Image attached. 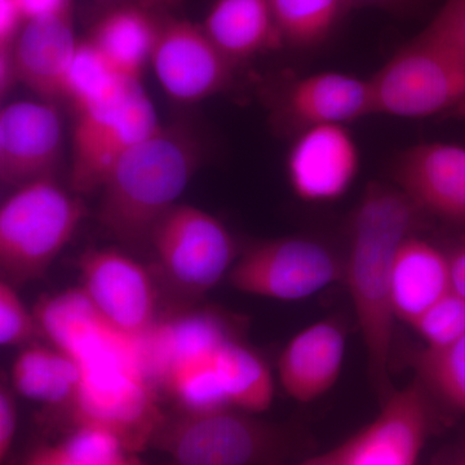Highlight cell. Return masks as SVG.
Segmentation results:
<instances>
[{
  "mask_svg": "<svg viewBox=\"0 0 465 465\" xmlns=\"http://www.w3.org/2000/svg\"><path fill=\"white\" fill-rule=\"evenodd\" d=\"M423 213L397 186L371 183L349 226L342 278L365 344L370 376L382 400L391 391L390 362L396 320L391 308L394 260L401 244L415 235Z\"/></svg>",
  "mask_w": 465,
  "mask_h": 465,
  "instance_id": "1",
  "label": "cell"
},
{
  "mask_svg": "<svg viewBox=\"0 0 465 465\" xmlns=\"http://www.w3.org/2000/svg\"><path fill=\"white\" fill-rule=\"evenodd\" d=\"M201 154L200 143L182 127H161L128 150L101 185L103 228L122 243H149L194 176Z\"/></svg>",
  "mask_w": 465,
  "mask_h": 465,
  "instance_id": "2",
  "label": "cell"
},
{
  "mask_svg": "<svg viewBox=\"0 0 465 465\" xmlns=\"http://www.w3.org/2000/svg\"><path fill=\"white\" fill-rule=\"evenodd\" d=\"M74 361L81 381L67 407L72 427L109 430L134 454L152 446L166 416L136 341L115 332Z\"/></svg>",
  "mask_w": 465,
  "mask_h": 465,
  "instance_id": "3",
  "label": "cell"
},
{
  "mask_svg": "<svg viewBox=\"0 0 465 465\" xmlns=\"http://www.w3.org/2000/svg\"><path fill=\"white\" fill-rule=\"evenodd\" d=\"M154 445L171 465H280L302 448L289 427L232 407L166 418Z\"/></svg>",
  "mask_w": 465,
  "mask_h": 465,
  "instance_id": "4",
  "label": "cell"
},
{
  "mask_svg": "<svg viewBox=\"0 0 465 465\" xmlns=\"http://www.w3.org/2000/svg\"><path fill=\"white\" fill-rule=\"evenodd\" d=\"M84 217L82 202L51 176L26 183L0 206V271L18 283L41 280Z\"/></svg>",
  "mask_w": 465,
  "mask_h": 465,
  "instance_id": "5",
  "label": "cell"
},
{
  "mask_svg": "<svg viewBox=\"0 0 465 465\" xmlns=\"http://www.w3.org/2000/svg\"><path fill=\"white\" fill-rule=\"evenodd\" d=\"M376 114L448 115L465 103V66L423 33L370 79Z\"/></svg>",
  "mask_w": 465,
  "mask_h": 465,
  "instance_id": "6",
  "label": "cell"
},
{
  "mask_svg": "<svg viewBox=\"0 0 465 465\" xmlns=\"http://www.w3.org/2000/svg\"><path fill=\"white\" fill-rule=\"evenodd\" d=\"M149 243L168 282L193 299L222 282L237 260L225 225L191 204H174L153 229Z\"/></svg>",
  "mask_w": 465,
  "mask_h": 465,
  "instance_id": "7",
  "label": "cell"
},
{
  "mask_svg": "<svg viewBox=\"0 0 465 465\" xmlns=\"http://www.w3.org/2000/svg\"><path fill=\"white\" fill-rule=\"evenodd\" d=\"M344 262L321 242L302 237L260 242L235 260L229 283L240 292L295 302L342 278Z\"/></svg>",
  "mask_w": 465,
  "mask_h": 465,
  "instance_id": "8",
  "label": "cell"
},
{
  "mask_svg": "<svg viewBox=\"0 0 465 465\" xmlns=\"http://www.w3.org/2000/svg\"><path fill=\"white\" fill-rule=\"evenodd\" d=\"M81 289L114 331L139 341L155 326L158 293L148 269L114 249H90L78 262Z\"/></svg>",
  "mask_w": 465,
  "mask_h": 465,
  "instance_id": "9",
  "label": "cell"
},
{
  "mask_svg": "<svg viewBox=\"0 0 465 465\" xmlns=\"http://www.w3.org/2000/svg\"><path fill=\"white\" fill-rule=\"evenodd\" d=\"M150 61L167 96L180 104L215 96L234 75V64L217 50L203 27L186 20L158 27Z\"/></svg>",
  "mask_w": 465,
  "mask_h": 465,
  "instance_id": "10",
  "label": "cell"
},
{
  "mask_svg": "<svg viewBox=\"0 0 465 465\" xmlns=\"http://www.w3.org/2000/svg\"><path fill=\"white\" fill-rule=\"evenodd\" d=\"M432 414L420 381L391 391L372 423L342 442L345 465H416L432 433Z\"/></svg>",
  "mask_w": 465,
  "mask_h": 465,
  "instance_id": "11",
  "label": "cell"
},
{
  "mask_svg": "<svg viewBox=\"0 0 465 465\" xmlns=\"http://www.w3.org/2000/svg\"><path fill=\"white\" fill-rule=\"evenodd\" d=\"M360 164V150L347 125H316L300 131L291 145L286 174L296 197L322 203L345 195Z\"/></svg>",
  "mask_w": 465,
  "mask_h": 465,
  "instance_id": "12",
  "label": "cell"
},
{
  "mask_svg": "<svg viewBox=\"0 0 465 465\" xmlns=\"http://www.w3.org/2000/svg\"><path fill=\"white\" fill-rule=\"evenodd\" d=\"M397 188L423 213L465 223V148L428 143L411 146L393 167Z\"/></svg>",
  "mask_w": 465,
  "mask_h": 465,
  "instance_id": "13",
  "label": "cell"
},
{
  "mask_svg": "<svg viewBox=\"0 0 465 465\" xmlns=\"http://www.w3.org/2000/svg\"><path fill=\"white\" fill-rule=\"evenodd\" d=\"M5 183L50 176L60 157L63 125L48 104L21 101L0 110Z\"/></svg>",
  "mask_w": 465,
  "mask_h": 465,
  "instance_id": "14",
  "label": "cell"
},
{
  "mask_svg": "<svg viewBox=\"0 0 465 465\" xmlns=\"http://www.w3.org/2000/svg\"><path fill=\"white\" fill-rule=\"evenodd\" d=\"M283 114L299 133L316 125H347L376 114L371 82L341 73L309 75L287 91Z\"/></svg>",
  "mask_w": 465,
  "mask_h": 465,
  "instance_id": "15",
  "label": "cell"
},
{
  "mask_svg": "<svg viewBox=\"0 0 465 465\" xmlns=\"http://www.w3.org/2000/svg\"><path fill=\"white\" fill-rule=\"evenodd\" d=\"M345 332L333 321H321L291 339L278 358L284 391L302 403L313 402L331 390L341 374Z\"/></svg>",
  "mask_w": 465,
  "mask_h": 465,
  "instance_id": "16",
  "label": "cell"
},
{
  "mask_svg": "<svg viewBox=\"0 0 465 465\" xmlns=\"http://www.w3.org/2000/svg\"><path fill=\"white\" fill-rule=\"evenodd\" d=\"M76 45L72 9L27 21L15 50L18 78L43 99H61Z\"/></svg>",
  "mask_w": 465,
  "mask_h": 465,
  "instance_id": "17",
  "label": "cell"
},
{
  "mask_svg": "<svg viewBox=\"0 0 465 465\" xmlns=\"http://www.w3.org/2000/svg\"><path fill=\"white\" fill-rule=\"evenodd\" d=\"M232 336L224 318L213 312L197 311L157 322L134 341L150 379L164 382L173 367L213 356Z\"/></svg>",
  "mask_w": 465,
  "mask_h": 465,
  "instance_id": "18",
  "label": "cell"
},
{
  "mask_svg": "<svg viewBox=\"0 0 465 465\" xmlns=\"http://www.w3.org/2000/svg\"><path fill=\"white\" fill-rule=\"evenodd\" d=\"M450 291L448 252L416 235L407 238L397 252L391 274L394 316L412 324Z\"/></svg>",
  "mask_w": 465,
  "mask_h": 465,
  "instance_id": "19",
  "label": "cell"
},
{
  "mask_svg": "<svg viewBox=\"0 0 465 465\" xmlns=\"http://www.w3.org/2000/svg\"><path fill=\"white\" fill-rule=\"evenodd\" d=\"M161 127L152 101L142 84H137L114 124L88 148L75 153L72 177L76 191L91 192L101 188L118 159Z\"/></svg>",
  "mask_w": 465,
  "mask_h": 465,
  "instance_id": "20",
  "label": "cell"
},
{
  "mask_svg": "<svg viewBox=\"0 0 465 465\" xmlns=\"http://www.w3.org/2000/svg\"><path fill=\"white\" fill-rule=\"evenodd\" d=\"M202 27L234 65L284 47L269 0H216Z\"/></svg>",
  "mask_w": 465,
  "mask_h": 465,
  "instance_id": "21",
  "label": "cell"
},
{
  "mask_svg": "<svg viewBox=\"0 0 465 465\" xmlns=\"http://www.w3.org/2000/svg\"><path fill=\"white\" fill-rule=\"evenodd\" d=\"M33 313L39 336L70 358L114 331L81 287L41 300Z\"/></svg>",
  "mask_w": 465,
  "mask_h": 465,
  "instance_id": "22",
  "label": "cell"
},
{
  "mask_svg": "<svg viewBox=\"0 0 465 465\" xmlns=\"http://www.w3.org/2000/svg\"><path fill=\"white\" fill-rule=\"evenodd\" d=\"M11 379L20 396L45 406L67 409L74 400L81 371L67 354L33 341L15 358Z\"/></svg>",
  "mask_w": 465,
  "mask_h": 465,
  "instance_id": "23",
  "label": "cell"
},
{
  "mask_svg": "<svg viewBox=\"0 0 465 465\" xmlns=\"http://www.w3.org/2000/svg\"><path fill=\"white\" fill-rule=\"evenodd\" d=\"M157 30L142 9L119 8L97 24L91 41L119 74L140 81L143 66L152 56Z\"/></svg>",
  "mask_w": 465,
  "mask_h": 465,
  "instance_id": "24",
  "label": "cell"
},
{
  "mask_svg": "<svg viewBox=\"0 0 465 465\" xmlns=\"http://www.w3.org/2000/svg\"><path fill=\"white\" fill-rule=\"evenodd\" d=\"M216 369L229 407L256 415L271 407L273 375L258 351L232 336L217 353Z\"/></svg>",
  "mask_w": 465,
  "mask_h": 465,
  "instance_id": "25",
  "label": "cell"
},
{
  "mask_svg": "<svg viewBox=\"0 0 465 465\" xmlns=\"http://www.w3.org/2000/svg\"><path fill=\"white\" fill-rule=\"evenodd\" d=\"M284 45L312 48L326 41L351 8L349 0H269Z\"/></svg>",
  "mask_w": 465,
  "mask_h": 465,
  "instance_id": "26",
  "label": "cell"
},
{
  "mask_svg": "<svg viewBox=\"0 0 465 465\" xmlns=\"http://www.w3.org/2000/svg\"><path fill=\"white\" fill-rule=\"evenodd\" d=\"M133 79L119 74L103 52L88 39L76 45L67 70L64 97L72 101L79 114L112 100Z\"/></svg>",
  "mask_w": 465,
  "mask_h": 465,
  "instance_id": "27",
  "label": "cell"
},
{
  "mask_svg": "<svg viewBox=\"0 0 465 465\" xmlns=\"http://www.w3.org/2000/svg\"><path fill=\"white\" fill-rule=\"evenodd\" d=\"M411 362L425 391L465 414V336L445 347H425Z\"/></svg>",
  "mask_w": 465,
  "mask_h": 465,
  "instance_id": "28",
  "label": "cell"
},
{
  "mask_svg": "<svg viewBox=\"0 0 465 465\" xmlns=\"http://www.w3.org/2000/svg\"><path fill=\"white\" fill-rule=\"evenodd\" d=\"M217 353L183 362L168 372L164 382L179 403L180 411H208L229 407L217 375Z\"/></svg>",
  "mask_w": 465,
  "mask_h": 465,
  "instance_id": "29",
  "label": "cell"
},
{
  "mask_svg": "<svg viewBox=\"0 0 465 465\" xmlns=\"http://www.w3.org/2000/svg\"><path fill=\"white\" fill-rule=\"evenodd\" d=\"M425 347L440 348L465 336V300L450 292L434 302L414 323Z\"/></svg>",
  "mask_w": 465,
  "mask_h": 465,
  "instance_id": "30",
  "label": "cell"
},
{
  "mask_svg": "<svg viewBox=\"0 0 465 465\" xmlns=\"http://www.w3.org/2000/svg\"><path fill=\"white\" fill-rule=\"evenodd\" d=\"M61 445L78 465H108L127 451L118 437L94 425H75Z\"/></svg>",
  "mask_w": 465,
  "mask_h": 465,
  "instance_id": "31",
  "label": "cell"
},
{
  "mask_svg": "<svg viewBox=\"0 0 465 465\" xmlns=\"http://www.w3.org/2000/svg\"><path fill=\"white\" fill-rule=\"evenodd\" d=\"M38 336L33 312L11 284L0 280V347L30 344Z\"/></svg>",
  "mask_w": 465,
  "mask_h": 465,
  "instance_id": "32",
  "label": "cell"
},
{
  "mask_svg": "<svg viewBox=\"0 0 465 465\" xmlns=\"http://www.w3.org/2000/svg\"><path fill=\"white\" fill-rule=\"evenodd\" d=\"M423 34L465 66V0H445Z\"/></svg>",
  "mask_w": 465,
  "mask_h": 465,
  "instance_id": "33",
  "label": "cell"
},
{
  "mask_svg": "<svg viewBox=\"0 0 465 465\" xmlns=\"http://www.w3.org/2000/svg\"><path fill=\"white\" fill-rule=\"evenodd\" d=\"M17 430V410L15 401L3 385H0V465L5 463Z\"/></svg>",
  "mask_w": 465,
  "mask_h": 465,
  "instance_id": "34",
  "label": "cell"
},
{
  "mask_svg": "<svg viewBox=\"0 0 465 465\" xmlns=\"http://www.w3.org/2000/svg\"><path fill=\"white\" fill-rule=\"evenodd\" d=\"M24 20L54 16L72 9V0H16Z\"/></svg>",
  "mask_w": 465,
  "mask_h": 465,
  "instance_id": "35",
  "label": "cell"
},
{
  "mask_svg": "<svg viewBox=\"0 0 465 465\" xmlns=\"http://www.w3.org/2000/svg\"><path fill=\"white\" fill-rule=\"evenodd\" d=\"M24 465H78L67 454L66 450L60 443L38 446L27 457Z\"/></svg>",
  "mask_w": 465,
  "mask_h": 465,
  "instance_id": "36",
  "label": "cell"
},
{
  "mask_svg": "<svg viewBox=\"0 0 465 465\" xmlns=\"http://www.w3.org/2000/svg\"><path fill=\"white\" fill-rule=\"evenodd\" d=\"M21 20L16 0H0V50L14 38Z\"/></svg>",
  "mask_w": 465,
  "mask_h": 465,
  "instance_id": "37",
  "label": "cell"
},
{
  "mask_svg": "<svg viewBox=\"0 0 465 465\" xmlns=\"http://www.w3.org/2000/svg\"><path fill=\"white\" fill-rule=\"evenodd\" d=\"M428 0H349L351 8L370 7L396 15L412 14L416 9L423 7Z\"/></svg>",
  "mask_w": 465,
  "mask_h": 465,
  "instance_id": "38",
  "label": "cell"
},
{
  "mask_svg": "<svg viewBox=\"0 0 465 465\" xmlns=\"http://www.w3.org/2000/svg\"><path fill=\"white\" fill-rule=\"evenodd\" d=\"M450 289L465 300V243L448 253Z\"/></svg>",
  "mask_w": 465,
  "mask_h": 465,
  "instance_id": "39",
  "label": "cell"
},
{
  "mask_svg": "<svg viewBox=\"0 0 465 465\" xmlns=\"http://www.w3.org/2000/svg\"><path fill=\"white\" fill-rule=\"evenodd\" d=\"M296 465H345L344 445L341 443L323 454L305 459Z\"/></svg>",
  "mask_w": 465,
  "mask_h": 465,
  "instance_id": "40",
  "label": "cell"
},
{
  "mask_svg": "<svg viewBox=\"0 0 465 465\" xmlns=\"http://www.w3.org/2000/svg\"><path fill=\"white\" fill-rule=\"evenodd\" d=\"M108 465H146L134 452L125 451Z\"/></svg>",
  "mask_w": 465,
  "mask_h": 465,
  "instance_id": "41",
  "label": "cell"
},
{
  "mask_svg": "<svg viewBox=\"0 0 465 465\" xmlns=\"http://www.w3.org/2000/svg\"><path fill=\"white\" fill-rule=\"evenodd\" d=\"M140 2L149 7H173L179 5L182 0H140Z\"/></svg>",
  "mask_w": 465,
  "mask_h": 465,
  "instance_id": "42",
  "label": "cell"
},
{
  "mask_svg": "<svg viewBox=\"0 0 465 465\" xmlns=\"http://www.w3.org/2000/svg\"><path fill=\"white\" fill-rule=\"evenodd\" d=\"M7 63H5V58L3 56L2 50H0V90H2L3 85L5 84V81H7Z\"/></svg>",
  "mask_w": 465,
  "mask_h": 465,
  "instance_id": "43",
  "label": "cell"
},
{
  "mask_svg": "<svg viewBox=\"0 0 465 465\" xmlns=\"http://www.w3.org/2000/svg\"><path fill=\"white\" fill-rule=\"evenodd\" d=\"M446 118H454V119H464L465 121V103L459 105L457 109L450 112Z\"/></svg>",
  "mask_w": 465,
  "mask_h": 465,
  "instance_id": "44",
  "label": "cell"
},
{
  "mask_svg": "<svg viewBox=\"0 0 465 465\" xmlns=\"http://www.w3.org/2000/svg\"><path fill=\"white\" fill-rule=\"evenodd\" d=\"M0 180L5 182V163H3L2 134H0Z\"/></svg>",
  "mask_w": 465,
  "mask_h": 465,
  "instance_id": "45",
  "label": "cell"
},
{
  "mask_svg": "<svg viewBox=\"0 0 465 465\" xmlns=\"http://www.w3.org/2000/svg\"><path fill=\"white\" fill-rule=\"evenodd\" d=\"M458 465H465V461H463V463H460V464H458Z\"/></svg>",
  "mask_w": 465,
  "mask_h": 465,
  "instance_id": "46",
  "label": "cell"
}]
</instances>
